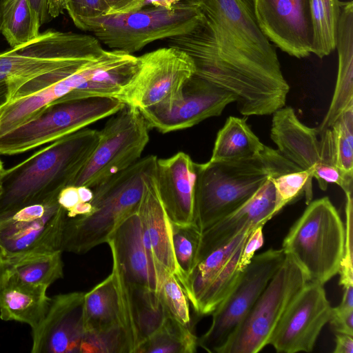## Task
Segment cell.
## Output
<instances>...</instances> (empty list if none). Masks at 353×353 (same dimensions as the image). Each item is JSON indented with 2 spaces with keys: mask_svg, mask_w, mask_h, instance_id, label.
I'll use <instances>...</instances> for the list:
<instances>
[{
  "mask_svg": "<svg viewBox=\"0 0 353 353\" xmlns=\"http://www.w3.org/2000/svg\"><path fill=\"white\" fill-rule=\"evenodd\" d=\"M41 26L30 0H0V34L11 48L36 39Z\"/></svg>",
  "mask_w": 353,
  "mask_h": 353,
  "instance_id": "obj_28",
  "label": "cell"
},
{
  "mask_svg": "<svg viewBox=\"0 0 353 353\" xmlns=\"http://www.w3.org/2000/svg\"><path fill=\"white\" fill-rule=\"evenodd\" d=\"M323 285L307 282L291 303L269 341L277 352L312 351L332 308Z\"/></svg>",
  "mask_w": 353,
  "mask_h": 353,
  "instance_id": "obj_15",
  "label": "cell"
},
{
  "mask_svg": "<svg viewBox=\"0 0 353 353\" xmlns=\"http://www.w3.org/2000/svg\"><path fill=\"white\" fill-rule=\"evenodd\" d=\"M57 196L0 212V252L8 266L31 254L61 250L66 212Z\"/></svg>",
  "mask_w": 353,
  "mask_h": 353,
  "instance_id": "obj_11",
  "label": "cell"
},
{
  "mask_svg": "<svg viewBox=\"0 0 353 353\" xmlns=\"http://www.w3.org/2000/svg\"><path fill=\"white\" fill-rule=\"evenodd\" d=\"M84 295L73 292L51 298L44 318L32 329V353L81 352L85 333Z\"/></svg>",
  "mask_w": 353,
  "mask_h": 353,
  "instance_id": "obj_17",
  "label": "cell"
},
{
  "mask_svg": "<svg viewBox=\"0 0 353 353\" xmlns=\"http://www.w3.org/2000/svg\"><path fill=\"white\" fill-rule=\"evenodd\" d=\"M99 46L92 34L47 30L24 46L0 53V108L26 82L46 72L94 60Z\"/></svg>",
  "mask_w": 353,
  "mask_h": 353,
  "instance_id": "obj_5",
  "label": "cell"
},
{
  "mask_svg": "<svg viewBox=\"0 0 353 353\" xmlns=\"http://www.w3.org/2000/svg\"><path fill=\"white\" fill-rule=\"evenodd\" d=\"M172 224V243L182 285L196 264L201 232L196 223Z\"/></svg>",
  "mask_w": 353,
  "mask_h": 353,
  "instance_id": "obj_34",
  "label": "cell"
},
{
  "mask_svg": "<svg viewBox=\"0 0 353 353\" xmlns=\"http://www.w3.org/2000/svg\"><path fill=\"white\" fill-rule=\"evenodd\" d=\"M99 131L83 128L59 139L28 158L4 169L0 212L58 195L76 176L92 152Z\"/></svg>",
  "mask_w": 353,
  "mask_h": 353,
  "instance_id": "obj_2",
  "label": "cell"
},
{
  "mask_svg": "<svg viewBox=\"0 0 353 353\" xmlns=\"http://www.w3.org/2000/svg\"><path fill=\"white\" fill-rule=\"evenodd\" d=\"M263 226L264 225H260L256 227L252 231L244 243L239 261V267L242 271H243L251 262L256 251L263 245Z\"/></svg>",
  "mask_w": 353,
  "mask_h": 353,
  "instance_id": "obj_41",
  "label": "cell"
},
{
  "mask_svg": "<svg viewBox=\"0 0 353 353\" xmlns=\"http://www.w3.org/2000/svg\"><path fill=\"white\" fill-rule=\"evenodd\" d=\"M341 303L332 308L329 320L336 333L353 335V285L343 288Z\"/></svg>",
  "mask_w": 353,
  "mask_h": 353,
  "instance_id": "obj_40",
  "label": "cell"
},
{
  "mask_svg": "<svg viewBox=\"0 0 353 353\" xmlns=\"http://www.w3.org/2000/svg\"><path fill=\"white\" fill-rule=\"evenodd\" d=\"M107 243L127 282L159 292L165 274L145 245L138 208L119 225Z\"/></svg>",
  "mask_w": 353,
  "mask_h": 353,
  "instance_id": "obj_19",
  "label": "cell"
},
{
  "mask_svg": "<svg viewBox=\"0 0 353 353\" xmlns=\"http://www.w3.org/2000/svg\"><path fill=\"white\" fill-rule=\"evenodd\" d=\"M85 331L121 325L118 291L112 272L84 295ZM122 326V325H121Z\"/></svg>",
  "mask_w": 353,
  "mask_h": 353,
  "instance_id": "obj_29",
  "label": "cell"
},
{
  "mask_svg": "<svg viewBox=\"0 0 353 353\" xmlns=\"http://www.w3.org/2000/svg\"><path fill=\"white\" fill-rule=\"evenodd\" d=\"M149 129L139 110L124 104L99 131L94 150L68 185L92 188L130 167L147 145Z\"/></svg>",
  "mask_w": 353,
  "mask_h": 353,
  "instance_id": "obj_10",
  "label": "cell"
},
{
  "mask_svg": "<svg viewBox=\"0 0 353 353\" xmlns=\"http://www.w3.org/2000/svg\"><path fill=\"white\" fill-rule=\"evenodd\" d=\"M345 241L343 256L339 273L340 274L339 285L343 288L353 285L352 268V192L345 193Z\"/></svg>",
  "mask_w": 353,
  "mask_h": 353,
  "instance_id": "obj_39",
  "label": "cell"
},
{
  "mask_svg": "<svg viewBox=\"0 0 353 353\" xmlns=\"http://www.w3.org/2000/svg\"><path fill=\"white\" fill-rule=\"evenodd\" d=\"M124 104L108 97L54 102L31 120L1 135L0 154H19L50 143L114 114Z\"/></svg>",
  "mask_w": 353,
  "mask_h": 353,
  "instance_id": "obj_8",
  "label": "cell"
},
{
  "mask_svg": "<svg viewBox=\"0 0 353 353\" xmlns=\"http://www.w3.org/2000/svg\"><path fill=\"white\" fill-rule=\"evenodd\" d=\"M8 279V265L0 252V288L7 282Z\"/></svg>",
  "mask_w": 353,
  "mask_h": 353,
  "instance_id": "obj_47",
  "label": "cell"
},
{
  "mask_svg": "<svg viewBox=\"0 0 353 353\" xmlns=\"http://www.w3.org/2000/svg\"><path fill=\"white\" fill-rule=\"evenodd\" d=\"M341 1L308 0L312 28V53L322 59L335 49Z\"/></svg>",
  "mask_w": 353,
  "mask_h": 353,
  "instance_id": "obj_31",
  "label": "cell"
},
{
  "mask_svg": "<svg viewBox=\"0 0 353 353\" xmlns=\"http://www.w3.org/2000/svg\"><path fill=\"white\" fill-rule=\"evenodd\" d=\"M265 146L247 124L246 119L230 116L217 133L209 161L251 158L260 154Z\"/></svg>",
  "mask_w": 353,
  "mask_h": 353,
  "instance_id": "obj_27",
  "label": "cell"
},
{
  "mask_svg": "<svg viewBox=\"0 0 353 353\" xmlns=\"http://www.w3.org/2000/svg\"><path fill=\"white\" fill-rule=\"evenodd\" d=\"M57 201L66 212L72 210L80 201L77 187L67 185L59 193Z\"/></svg>",
  "mask_w": 353,
  "mask_h": 353,
  "instance_id": "obj_43",
  "label": "cell"
},
{
  "mask_svg": "<svg viewBox=\"0 0 353 353\" xmlns=\"http://www.w3.org/2000/svg\"><path fill=\"white\" fill-rule=\"evenodd\" d=\"M157 157L140 158L125 170L92 188V212L65 221L61 250L85 253L107 243L119 225L137 210L143 192V179L156 166Z\"/></svg>",
  "mask_w": 353,
  "mask_h": 353,
  "instance_id": "obj_4",
  "label": "cell"
},
{
  "mask_svg": "<svg viewBox=\"0 0 353 353\" xmlns=\"http://www.w3.org/2000/svg\"><path fill=\"white\" fill-rule=\"evenodd\" d=\"M327 130L334 165L353 177V107L345 110Z\"/></svg>",
  "mask_w": 353,
  "mask_h": 353,
  "instance_id": "obj_33",
  "label": "cell"
},
{
  "mask_svg": "<svg viewBox=\"0 0 353 353\" xmlns=\"http://www.w3.org/2000/svg\"><path fill=\"white\" fill-rule=\"evenodd\" d=\"M345 228L327 196L312 201L284 238L282 249L305 274L308 282L324 285L339 273Z\"/></svg>",
  "mask_w": 353,
  "mask_h": 353,
  "instance_id": "obj_6",
  "label": "cell"
},
{
  "mask_svg": "<svg viewBox=\"0 0 353 353\" xmlns=\"http://www.w3.org/2000/svg\"><path fill=\"white\" fill-rule=\"evenodd\" d=\"M313 172L308 170H299L272 177L276 194V212L292 203L300 195L305 196L307 205L312 201Z\"/></svg>",
  "mask_w": 353,
  "mask_h": 353,
  "instance_id": "obj_35",
  "label": "cell"
},
{
  "mask_svg": "<svg viewBox=\"0 0 353 353\" xmlns=\"http://www.w3.org/2000/svg\"><path fill=\"white\" fill-rule=\"evenodd\" d=\"M274 176L277 175L269 176L243 205L201 232L196 263L243 230L265 225L277 214L276 194L272 181Z\"/></svg>",
  "mask_w": 353,
  "mask_h": 353,
  "instance_id": "obj_18",
  "label": "cell"
},
{
  "mask_svg": "<svg viewBox=\"0 0 353 353\" xmlns=\"http://www.w3.org/2000/svg\"><path fill=\"white\" fill-rule=\"evenodd\" d=\"M282 248H270L254 256L236 285L211 314L212 323L198 339V345L210 353L220 349L235 332L282 265Z\"/></svg>",
  "mask_w": 353,
  "mask_h": 353,
  "instance_id": "obj_12",
  "label": "cell"
},
{
  "mask_svg": "<svg viewBox=\"0 0 353 353\" xmlns=\"http://www.w3.org/2000/svg\"><path fill=\"white\" fill-rule=\"evenodd\" d=\"M138 212L143 241L153 261L162 274L168 272L178 279L179 271L172 248V224L159 197L155 168L144 176L143 192Z\"/></svg>",
  "mask_w": 353,
  "mask_h": 353,
  "instance_id": "obj_21",
  "label": "cell"
},
{
  "mask_svg": "<svg viewBox=\"0 0 353 353\" xmlns=\"http://www.w3.org/2000/svg\"><path fill=\"white\" fill-rule=\"evenodd\" d=\"M353 335L336 333L334 353H353Z\"/></svg>",
  "mask_w": 353,
  "mask_h": 353,
  "instance_id": "obj_44",
  "label": "cell"
},
{
  "mask_svg": "<svg viewBox=\"0 0 353 353\" xmlns=\"http://www.w3.org/2000/svg\"><path fill=\"white\" fill-rule=\"evenodd\" d=\"M255 228L251 227L243 230L229 243L212 251L196 263L190 275L181 285L193 309L196 307L206 290L234 254L243 246Z\"/></svg>",
  "mask_w": 353,
  "mask_h": 353,
  "instance_id": "obj_26",
  "label": "cell"
},
{
  "mask_svg": "<svg viewBox=\"0 0 353 353\" xmlns=\"http://www.w3.org/2000/svg\"><path fill=\"white\" fill-rule=\"evenodd\" d=\"M335 48L338 52V73L328 110L319 126L318 134L331 128L341 114L353 107V1H341Z\"/></svg>",
  "mask_w": 353,
  "mask_h": 353,
  "instance_id": "obj_23",
  "label": "cell"
},
{
  "mask_svg": "<svg viewBox=\"0 0 353 353\" xmlns=\"http://www.w3.org/2000/svg\"><path fill=\"white\" fill-rule=\"evenodd\" d=\"M272 114L270 138L285 159L301 170L312 172L318 164L326 163L316 129L301 123L290 106H283Z\"/></svg>",
  "mask_w": 353,
  "mask_h": 353,
  "instance_id": "obj_22",
  "label": "cell"
},
{
  "mask_svg": "<svg viewBox=\"0 0 353 353\" xmlns=\"http://www.w3.org/2000/svg\"><path fill=\"white\" fill-rule=\"evenodd\" d=\"M63 1L65 9L79 29L87 19L110 14V10L103 0Z\"/></svg>",
  "mask_w": 353,
  "mask_h": 353,
  "instance_id": "obj_38",
  "label": "cell"
},
{
  "mask_svg": "<svg viewBox=\"0 0 353 353\" xmlns=\"http://www.w3.org/2000/svg\"><path fill=\"white\" fill-rule=\"evenodd\" d=\"M198 338L190 328L168 315L161 327L142 343L134 353H194Z\"/></svg>",
  "mask_w": 353,
  "mask_h": 353,
  "instance_id": "obj_32",
  "label": "cell"
},
{
  "mask_svg": "<svg viewBox=\"0 0 353 353\" xmlns=\"http://www.w3.org/2000/svg\"><path fill=\"white\" fill-rule=\"evenodd\" d=\"M194 223L201 232L247 202L269 176L301 170L268 146L247 159L194 163Z\"/></svg>",
  "mask_w": 353,
  "mask_h": 353,
  "instance_id": "obj_3",
  "label": "cell"
},
{
  "mask_svg": "<svg viewBox=\"0 0 353 353\" xmlns=\"http://www.w3.org/2000/svg\"><path fill=\"white\" fill-rule=\"evenodd\" d=\"M201 17L200 6L181 4L172 10L145 6L138 10L89 19L80 30L108 48L132 54L149 43L190 31Z\"/></svg>",
  "mask_w": 353,
  "mask_h": 353,
  "instance_id": "obj_7",
  "label": "cell"
},
{
  "mask_svg": "<svg viewBox=\"0 0 353 353\" xmlns=\"http://www.w3.org/2000/svg\"><path fill=\"white\" fill-rule=\"evenodd\" d=\"M185 3L200 6L203 0H183Z\"/></svg>",
  "mask_w": 353,
  "mask_h": 353,
  "instance_id": "obj_48",
  "label": "cell"
},
{
  "mask_svg": "<svg viewBox=\"0 0 353 353\" xmlns=\"http://www.w3.org/2000/svg\"><path fill=\"white\" fill-rule=\"evenodd\" d=\"M127 283L124 328L130 353H134L161 327L170 314L159 292Z\"/></svg>",
  "mask_w": 353,
  "mask_h": 353,
  "instance_id": "obj_24",
  "label": "cell"
},
{
  "mask_svg": "<svg viewBox=\"0 0 353 353\" xmlns=\"http://www.w3.org/2000/svg\"><path fill=\"white\" fill-rule=\"evenodd\" d=\"M137 70L117 98L141 110L174 99L194 75L189 55L173 47H164L137 57Z\"/></svg>",
  "mask_w": 353,
  "mask_h": 353,
  "instance_id": "obj_13",
  "label": "cell"
},
{
  "mask_svg": "<svg viewBox=\"0 0 353 353\" xmlns=\"http://www.w3.org/2000/svg\"><path fill=\"white\" fill-rule=\"evenodd\" d=\"M3 170H4V168H3V163H2L1 160L0 159V177L1 176Z\"/></svg>",
  "mask_w": 353,
  "mask_h": 353,
  "instance_id": "obj_49",
  "label": "cell"
},
{
  "mask_svg": "<svg viewBox=\"0 0 353 353\" xmlns=\"http://www.w3.org/2000/svg\"><path fill=\"white\" fill-rule=\"evenodd\" d=\"M235 101L232 93L193 75L174 99L139 111L150 129L167 133L219 116L226 105Z\"/></svg>",
  "mask_w": 353,
  "mask_h": 353,
  "instance_id": "obj_14",
  "label": "cell"
},
{
  "mask_svg": "<svg viewBox=\"0 0 353 353\" xmlns=\"http://www.w3.org/2000/svg\"><path fill=\"white\" fill-rule=\"evenodd\" d=\"M110 14H123L138 10L145 6V0H103Z\"/></svg>",
  "mask_w": 353,
  "mask_h": 353,
  "instance_id": "obj_42",
  "label": "cell"
},
{
  "mask_svg": "<svg viewBox=\"0 0 353 353\" xmlns=\"http://www.w3.org/2000/svg\"><path fill=\"white\" fill-rule=\"evenodd\" d=\"M159 293L170 315L185 325H190L188 299L174 274L166 272Z\"/></svg>",
  "mask_w": 353,
  "mask_h": 353,
  "instance_id": "obj_37",
  "label": "cell"
},
{
  "mask_svg": "<svg viewBox=\"0 0 353 353\" xmlns=\"http://www.w3.org/2000/svg\"><path fill=\"white\" fill-rule=\"evenodd\" d=\"M307 282L304 272L285 254L281 267L219 353L260 352L269 344L285 312Z\"/></svg>",
  "mask_w": 353,
  "mask_h": 353,
  "instance_id": "obj_9",
  "label": "cell"
},
{
  "mask_svg": "<svg viewBox=\"0 0 353 353\" xmlns=\"http://www.w3.org/2000/svg\"><path fill=\"white\" fill-rule=\"evenodd\" d=\"M32 7L37 13L41 25L52 19L48 6V0H30Z\"/></svg>",
  "mask_w": 353,
  "mask_h": 353,
  "instance_id": "obj_45",
  "label": "cell"
},
{
  "mask_svg": "<svg viewBox=\"0 0 353 353\" xmlns=\"http://www.w3.org/2000/svg\"><path fill=\"white\" fill-rule=\"evenodd\" d=\"M1 178V177H0ZM3 185H2V183H1V179H0V196L1 195V194L3 193Z\"/></svg>",
  "mask_w": 353,
  "mask_h": 353,
  "instance_id": "obj_50",
  "label": "cell"
},
{
  "mask_svg": "<svg viewBox=\"0 0 353 353\" xmlns=\"http://www.w3.org/2000/svg\"><path fill=\"white\" fill-rule=\"evenodd\" d=\"M81 353H130L125 332L121 325L98 331H85Z\"/></svg>",
  "mask_w": 353,
  "mask_h": 353,
  "instance_id": "obj_36",
  "label": "cell"
},
{
  "mask_svg": "<svg viewBox=\"0 0 353 353\" xmlns=\"http://www.w3.org/2000/svg\"><path fill=\"white\" fill-rule=\"evenodd\" d=\"M61 253V250L39 253L18 260L8 266V281L49 287L63 276Z\"/></svg>",
  "mask_w": 353,
  "mask_h": 353,
  "instance_id": "obj_30",
  "label": "cell"
},
{
  "mask_svg": "<svg viewBox=\"0 0 353 353\" xmlns=\"http://www.w3.org/2000/svg\"><path fill=\"white\" fill-rule=\"evenodd\" d=\"M48 287L32 285L8 281L0 288V318L36 327L44 318L51 298Z\"/></svg>",
  "mask_w": 353,
  "mask_h": 353,
  "instance_id": "obj_25",
  "label": "cell"
},
{
  "mask_svg": "<svg viewBox=\"0 0 353 353\" xmlns=\"http://www.w3.org/2000/svg\"><path fill=\"white\" fill-rule=\"evenodd\" d=\"M263 33L279 48L298 59L312 50L308 0H252Z\"/></svg>",
  "mask_w": 353,
  "mask_h": 353,
  "instance_id": "obj_16",
  "label": "cell"
},
{
  "mask_svg": "<svg viewBox=\"0 0 353 353\" xmlns=\"http://www.w3.org/2000/svg\"><path fill=\"white\" fill-rule=\"evenodd\" d=\"M155 177L159 197L171 223H194V162L179 152L157 159Z\"/></svg>",
  "mask_w": 353,
  "mask_h": 353,
  "instance_id": "obj_20",
  "label": "cell"
},
{
  "mask_svg": "<svg viewBox=\"0 0 353 353\" xmlns=\"http://www.w3.org/2000/svg\"><path fill=\"white\" fill-rule=\"evenodd\" d=\"M77 190L81 202L88 203L92 200L93 191L92 188L87 186H78Z\"/></svg>",
  "mask_w": 353,
  "mask_h": 353,
  "instance_id": "obj_46",
  "label": "cell"
},
{
  "mask_svg": "<svg viewBox=\"0 0 353 353\" xmlns=\"http://www.w3.org/2000/svg\"><path fill=\"white\" fill-rule=\"evenodd\" d=\"M201 17L168 44L192 59L194 75L232 93L244 116L272 114L290 86L274 47L255 17L252 0H203Z\"/></svg>",
  "mask_w": 353,
  "mask_h": 353,
  "instance_id": "obj_1",
  "label": "cell"
}]
</instances>
